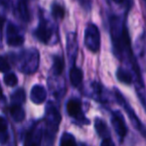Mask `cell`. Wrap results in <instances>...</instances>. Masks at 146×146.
<instances>
[{"instance_id":"6da1fadb","label":"cell","mask_w":146,"mask_h":146,"mask_svg":"<svg viewBox=\"0 0 146 146\" xmlns=\"http://www.w3.org/2000/svg\"><path fill=\"white\" fill-rule=\"evenodd\" d=\"M20 71L25 74H33L39 66V54L36 50H28L20 56Z\"/></svg>"},{"instance_id":"7a4b0ae2","label":"cell","mask_w":146,"mask_h":146,"mask_svg":"<svg viewBox=\"0 0 146 146\" xmlns=\"http://www.w3.org/2000/svg\"><path fill=\"white\" fill-rule=\"evenodd\" d=\"M115 96H116V100L118 102V104H120L123 108H124V110L126 111V113L128 114L129 118H130V120L132 121L134 127L146 138V128L144 127V125L141 123V121L139 120L138 117L136 116V114H135L133 108L129 106V104L126 102V100L124 98V96H123L117 90H115Z\"/></svg>"},{"instance_id":"3957f363","label":"cell","mask_w":146,"mask_h":146,"mask_svg":"<svg viewBox=\"0 0 146 146\" xmlns=\"http://www.w3.org/2000/svg\"><path fill=\"white\" fill-rule=\"evenodd\" d=\"M85 45L90 52H98L100 47V35L98 27L94 24L88 25L85 31Z\"/></svg>"},{"instance_id":"277c9868","label":"cell","mask_w":146,"mask_h":146,"mask_svg":"<svg viewBox=\"0 0 146 146\" xmlns=\"http://www.w3.org/2000/svg\"><path fill=\"white\" fill-rule=\"evenodd\" d=\"M60 121H61V115L59 111L52 102H49L46 106V124L49 132L55 134L58 131Z\"/></svg>"},{"instance_id":"5b68a950","label":"cell","mask_w":146,"mask_h":146,"mask_svg":"<svg viewBox=\"0 0 146 146\" xmlns=\"http://www.w3.org/2000/svg\"><path fill=\"white\" fill-rule=\"evenodd\" d=\"M67 111L70 116L74 117V118L81 120L83 122L88 123V120L85 117L82 110V104L79 100L77 98H72L68 102L67 104Z\"/></svg>"},{"instance_id":"8992f818","label":"cell","mask_w":146,"mask_h":146,"mask_svg":"<svg viewBox=\"0 0 146 146\" xmlns=\"http://www.w3.org/2000/svg\"><path fill=\"white\" fill-rule=\"evenodd\" d=\"M111 123L115 132L118 134V136L120 138H124L127 133V127L124 122V118H123L122 114L119 111H114L112 113Z\"/></svg>"},{"instance_id":"52a82bcc","label":"cell","mask_w":146,"mask_h":146,"mask_svg":"<svg viewBox=\"0 0 146 146\" xmlns=\"http://www.w3.org/2000/svg\"><path fill=\"white\" fill-rule=\"evenodd\" d=\"M24 43V38L18 33V30L13 24H9L7 28V44L12 47L21 46Z\"/></svg>"},{"instance_id":"ba28073f","label":"cell","mask_w":146,"mask_h":146,"mask_svg":"<svg viewBox=\"0 0 146 146\" xmlns=\"http://www.w3.org/2000/svg\"><path fill=\"white\" fill-rule=\"evenodd\" d=\"M41 139H42V130L36 125L27 134L24 146H40Z\"/></svg>"},{"instance_id":"9c48e42d","label":"cell","mask_w":146,"mask_h":146,"mask_svg":"<svg viewBox=\"0 0 146 146\" xmlns=\"http://www.w3.org/2000/svg\"><path fill=\"white\" fill-rule=\"evenodd\" d=\"M35 35H36V37L38 38V40L40 42L46 44L50 40L51 35H52V31H51V29L47 26V24L44 21H42L40 23V25L38 26V28H37Z\"/></svg>"},{"instance_id":"30bf717a","label":"cell","mask_w":146,"mask_h":146,"mask_svg":"<svg viewBox=\"0 0 146 146\" xmlns=\"http://www.w3.org/2000/svg\"><path fill=\"white\" fill-rule=\"evenodd\" d=\"M46 90H45V88L42 86H34L32 90H31V100L36 104H42L46 100Z\"/></svg>"},{"instance_id":"8fae6325","label":"cell","mask_w":146,"mask_h":146,"mask_svg":"<svg viewBox=\"0 0 146 146\" xmlns=\"http://www.w3.org/2000/svg\"><path fill=\"white\" fill-rule=\"evenodd\" d=\"M94 127H96V130L98 132V134L100 135L102 138H108L110 135V132L108 130V124L106 123V121L102 120L100 118H96L94 121Z\"/></svg>"},{"instance_id":"7c38bea8","label":"cell","mask_w":146,"mask_h":146,"mask_svg":"<svg viewBox=\"0 0 146 146\" xmlns=\"http://www.w3.org/2000/svg\"><path fill=\"white\" fill-rule=\"evenodd\" d=\"M83 78L84 75L81 69L77 67L72 68L71 72H70V80H71V83L74 87H79L83 82Z\"/></svg>"},{"instance_id":"4fadbf2b","label":"cell","mask_w":146,"mask_h":146,"mask_svg":"<svg viewBox=\"0 0 146 146\" xmlns=\"http://www.w3.org/2000/svg\"><path fill=\"white\" fill-rule=\"evenodd\" d=\"M10 114H11L12 118L16 121V122H21L25 118V111L22 108L21 106L18 104H12L10 106Z\"/></svg>"},{"instance_id":"5bb4252c","label":"cell","mask_w":146,"mask_h":146,"mask_svg":"<svg viewBox=\"0 0 146 146\" xmlns=\"http://www.w3.org/2000/svg\"><path fill=\"white\" fill-rule=\"evenodd\" d=\"M116 78L120 83L125 84V85H130L132 83V75L127 70H124L122 68H119L117 70Z\"/></svg>"},{"instance_id":"9a60e30c","label":"cell","mask_w":146,"mask_h":146,"mask_svg":"<svg viewBox=\"0 0 146 146\" xmlns=\"http://www.w3.org/2000/svg\"><path fill=\"white\" fill-rule=\"evenodd\" d=\"M26 100V94L23 88H19V90H15L11 96V102L12 104H18L21 106Z\"/></svg>"},{"instance_id":"2e32d148","label":"cell","mask_w":146,"mask_h":146,"mask_svg":"<svg viewBox=\"0 0 146 146\" xmlns=\"http://www.w3.org/2000/svg\"><path fill=\"white\" fill-rule=\"evenodd\" d=\"M60 146H77V141L75 137L70 133H64L61 138Z\"/></svg>"},{"instance_id":"e0dca14e","label":"cell","mask_w":146,"mask_h":146,"mask_svg":"<svg viewBox=\"0 0 146 146\" xmlns=\"http://www.w3.org/2000/svg\"><path fill=\"white\" fill-rule=\"evenodd\" d=\"M64 67H65V64H64V60L61 57H55L54 58V64H53V71L56 75H61L63 73Z\"/></svg>"},{"instance_id":"ac0fdd59","label":"cell","mask_w":146,"mask_h":146,"mask_svg":"<svg viewBox=\"0 0 146 146\" xmlns=\"http://www.w3.org/2000/svg\"><path fill=\"white\" fill-rule=\"evenodd\" d=\"M4 83L8 87H15L18 83L17 77L13 73H7L4 76Z\"/></svg>"},{"instance_id":"d6986e66","label":"cell","mask_w":146,"mask_h":146,"mask_svg":"<svg viewBox=\"0 0 146 146\" xmlns=\"http://www.w3.org/2000/svg\"><path fill=\"white\" fill-rule=\"evenodd\" d=\"M52 13L53 16L57 19H63L64 16H65V10L62 6L58 5V4H55L52 8Z\"/></svg>"},{"instance_id":"ffe728a7","label":"cell","mask_w":146,"mask_h":146,"mask_svg":"<svg viewBox=\"0 0 146 146\" xmlns=\"http://www.w3.org/2000/svg\"><path fill=\"white\" fill-rule=\"evenodd\" d=\"M10 70V65L7 59L3 56H0V72L1 73H8Z\"/></svg>"},{"instance_id":"44dd1931","label":"cell","mask_w":146,"mask_h":146,"mask_svg":"<svg viewBox=\"0 0 146 146\" xmlns=\"http://www.w3.org/2000/svg\"><path fill=\"white\" fill-rule=\"evenodd\" d=\"M7 132V122L3 117L0 116V133Z\"/></svg>"},{"instance_id":"7402d4cb","label":"cell","mask_w":146,"mask_h":146,"mask_svg":"<svg viewBox=\"0 0 146 146\" xmlns=\"http://www.w3.org/2000/svg\"><path fill=\"white\" fill-rule=\"evenodd\" d=\"M100 146H115V144H114V142L112 141V139L110 138V137H108V138H104V140L102 141Z\"/></svg>"},{"instance_id":"603a6c76","label":"cell","mask_w":146,"mask_h":146,"mask_svg":"<svg viewBox=\"0 0 146 146\" xmlns=\"http://www.w3.org/2000/svg\"><path fill=\"white\" fill-rule=\"evenodd\" d=\"M139 98H140V100H141V102H142L143 106H144V108L146 110V96L143 94H139Z\"/></svg>"},{"instance_id":"cb8c5ba5","label":"cell","mask_w":146,"mask_h":146,"mask_svg":"<svg viewBox=\"0 0 146 146\" xmlns=\"http://www.w3.org/2000/svg\"><path fill=\"white\" fill-rule=\"evenodd\" d=\"M114 2H116V3H122L124 0H113Z\"/></svg>"},{"instance_id":"d4e9b609","label":"cell","mask_w":146,"mask_h":146,"mask_svg":"<svg viewBox=\"0 0 146 146\" xmlns=\"http://www.w3.org/2000/svg\"><path fill=\"white\" fill-rule=\"evenodd\" d=\"M2 96H3V94H2V88H1V87H0V98H2Z\"/></svg>"}]
</instances>
